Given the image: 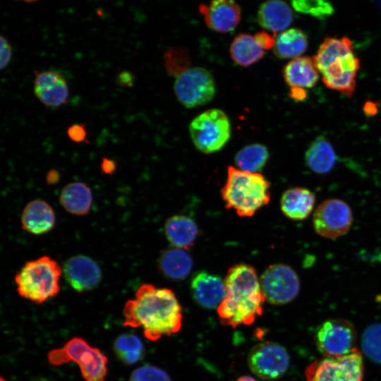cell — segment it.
<instances>
[{
	"label": "cell",
	"instance_id": "6da1fadb",
	"mask_svg": "<svg viewBox=\"0 0 381 381\" xmlns=\"http://www.w3.org/2000/svg\"><path fill=\"white\" fill-rule=\"evenodd\" d=\"M125 326L141 327L145 338L157 341L178 332L182 309L174 293L150 284H142L123 308Z\"/></svg>",
	"mask_w": 381,
	"mask_h": 381
},
{
	"label": "cell",
	"instance_id": "7a4b0ae2",
	"mask_svg": "<svg viewBox=\"0 0 381 381\" xmlns=\"http://www.w3.org/2000/svg\"><path fill=\"white\" fill-rule=\"evenodd\" d=\"M224 281L225 297L217 308L220 322L233 328L253 324L262 315L265 301L255 270L245 263L235 265Z\"/></svg>",
	"mask_w": 381,
	"mask_h": 381
},
{
	"label": "cell",
	"instance_id": "3957f363",
	"mask_svg": "<svg viewBox=\"0 0 381 381\" xmlns=\"http://www.w3.org/2000/svg\"><path fill=\"white\" fill-rule=\"evenodd\" d=\"M313 60L327 87L349 97L352 96L360 61L349 38H325Z\"/></svg>",
	"mask_w": 381,
	"mask_h": 381
},
{
	"label": "cell",
	"instance_id": "277c9868",
	"mask_svg": "<svg viewBox=\"0 0 381 381\" xmlns=\"http://www.w3.org/2000/svg\"><path fill=\"white\" fill-rule=\"evenodd\" d=\"M221 194L227 209L233 210L240 217H249L269 203L270 184L260 173L229 166Z\"/></svg>",
	"mask_w": 381,
	"mask_h": 381
},
{
	"label": "cell",
	"instance_id": "5b68a950",
	"mask_svg": "<svg viewBox=\"0 0 381 381\" xmlns=\"http://www.w3.org/2000/svg\"><path fill=\"white\" fill-rule=\"evenodd\" d=\"M62 272L59 264L49 256L28 261L14 278L18 293L21 297L40 304L59 293Z\"/></svg>",
	"mask_w": 381,
	"mask_h": 381
},
{
	"label": "cell",
	"instance_id": "8992f818",
	"mask_svg": "<svg viewBox=\"0 0 381 381\" xmlns=\"http://www.w3.org/2000/svg\"><path fill=\"white\" fill-rule=\"evenodd\" d=\"M47 358L52 365L75 363L85 381H104L107 373V356L80 337H73L62 347L50 351Z\"/></svg>",
	"mask_w": 381,
	"mask_h": 381
},
{
	"label": "cell",
	"instance_id": "52a82bcc",
	"mask_svg": "<svg viewBox=\"0 0 381 381\" xmlns=\"http://www.w3.org/2000/svg\"><path fill=\"white\" fill-rule=\"evenodd\" d=\"M190 135L195 147L201 152L211 154L221 150L231 137V123L221 109H207L193 119Z\"/></svg>",
	"mask_w": 381,
	"mask_h": 381
},
{
	"label": "cell",
	"instance_id": "ba28073f",
	"mask_svg": "<svg viewBox=\"0 0 381 381\" xmlns=\"http://www.w3.org/2000/svg\"><path fill=\"white\" fill-rule=\"evenodd\" d=\"M363 358L357 347L344 356L317 359L305 370L306 381H363Z\"/></svg>",
	"mask_w": 381,
	"mask_h": 381
},
{
	"label": "cell",
	"instance_id": "9c48e42d",
	"mask_svg": "<svg viewBox=\"0 0 381 381\" xmlns=\"http://www.w3.org/2000/svg\"><path fill=\"white\" fill-rule=\"evenodd\" d=\"M357 333L351 322L343 319H330L320 324L315 334L318 351L325 357L341 356L351 352Z\"/></svg>",
	"mask_w": 381,
	"mask_h": 381
},
{
	"label": "cell",
	"instance_id": "30bf717a",
	"mask_svg": "<svg viewBox=\"0 0 381 381\" xmlns=\"http://www.w3.org/2000/svg\"><path fill=\"white\" fill-rule=\"evenodd\" d=\"M215 82L212 75L201 67L190 68L176 78L174 92L186 108H194L210 102L215 95Z\"/></svg>",
	"mask_w": 381,
	"mask_h": 381
},
{
	"label": "cell",
	"instance_id": "8fae6325",
	"mask_svg": "<svg viewBox=\"0 0 381 381\" xmlns=\"http://www.w3.org/2000/svg\"><path fill=\"white\" fill-rule=\"evenodd\" d=\"M260 286L265 300L273 305H284L293 301L300 290L296 272L289 265L274 264L260 277Z\"/></svg>",
	"mask_w": 381,
	"mask_h": 381
},
{
	"label": "cell",
	"instance_id": "7c38bea8",
	"mask_svg": "<svg viewBox=\"0 0 381 381\" xmlns=\"http://www.w3.org/2000/svg\"><path fill=\"white\" fill-rule=\"evenodd\" d=\"M353 222L352 211L344 201L332 198L316 208L313 217L315 232L322 237L334 239L346 234Z\"/></svg>",
	"mask_w": 381,
	"mask_h": 381
},
{
	"label": "cell",
	"instance_id": "4fadbf2b",
	"mask_svg": "<svg viewBox=\"0 0 381 381\" xmlns=\"http://www.w3.org/2000/svg\"><path fill=\"white\" fill-rule=\"evenodd\" d=\"M248 364L258 377L274 380L281 377L289 365V356L282 345L265 341L258 344L249 352Z\"/></svg>",
	"mask_w": 381,
	"mask_h": 381
},
{
	"label": "cell",
	"instance_id": "5bb4252c",
	"mask_svg": "<svg viewBox=\"0 0 381 381\" xmlns=\"http://www.w3.org/2000/svg\"><path fill=\"white\" fill-rule=\"evenodd\" d=\"M62 271L67 283L80 293L95 289L102 279L98 264L83 255H75L67 260Z\"/></svg>",
	"mask_w": 381,
	"mask_h": 381
},
{
	"label": "cell",
	"instance_id": "9a60e30c",
	"mask_svg": "<svg viewBox=\"0 0 381 381\" xmlns=\"http://www.w3.org/2000/svg\"><path fill=\"white\" fill-rule=\"evenodd\" d=\"M34 93L46 107H59L67 102L69 90L64 77L54 70L35 71Z\"/></svg>",
	"mask_w": 381,
	"mask_h": 381
},
{
	"label": "cell",
	"instance_id": "2e32d148",
	"mask_svg": "<svg viewBox=\"0 0 381 381\" xmlns=\"http://www.w3.org/2000/svg\"><path fill=\"white\" fill-rule=\"evenodd\" d=\"M207 26L220 33L234 30L241 20V8L230 0H216L198 7Z\"/></svg>",
	"mask_w": 381,
	"mask_h": 381
},
{
	"label": "cell",
	"instance_id": "e0dca14e",
	"mask_svg": "<svg viewBox=\"0 0 381 381\" xmlns=\"http://www.w3.org/2000/svg\"><path fill=\"white\" fill-rule=\"evenodd\" d=\"M190 289L195 301L207 309H217L226 294L224 281L216 274L204 271L194 275Z\"/></svg>",
	"mask_w": 381,
	"mask_h": 381
},
{
	"label": "cell",
	"instance_id": "ac0fdd59",
	"mask_svg": "<svg viewBox=\"0 0 381 381\" xmlns=\"http://www.w3.org/2000/svg\"><path fill=\"white\" fill-rule=\"evenodd\" d=\"M20 222L23 230L32 234L42 235L54 228L56 223L55 212L46 201L33 200L25 206Z\"/></svg>",
	"mask_w": 381,
	"mask_h": 381
},
{
	"label": "cell",
	"instance_id": "d6986e66",
	"mask_svg": "<svg viewBox=\"0 0 381 381\" xmlns=\"http://www.w3.org/2000/svg\"><path fill=\"white\" fill-rule=\"evenodd\" d=\"M315 203L312 191L303 187H294L286 190L280 199V208L287 218L303 220L310 215Z\"/></svg>",
	"mask_w": 381,
	"mask_h": 381
},
{
	"label": "cell",
	"instance_id": "ffe728a7",
	"mask_svg": "<svg viewBox=\"0 0 381 381\" xmlns=\"http://www.w3.org/2000/svg\"><path fill=\"white\" fill-rule=\"evenodd\" d=\"M198 232L195 221L186 215H173L164 223V234L174 248L190 249L195 244Z\"/></svg>",
	"mask_w": 381,
	"mask_h": 381
},
{
	"label": "cell",
	"instance_id": "44dd1931",
	"mask_svg": "<svg viewBox=\"0 0 381 381\" xmlns=\"http://www.w3.org/2000/svg\"><path fill=\"white\" fill-rule=\"evenodd\" d=\"M294 15L290 6L278 0L261 4L257 12V21L263 28L277 32L284 30L293 21Z\"/></svg>",
	"mask_w": 381,
	"mask_h": 381
},
{
	"label": "cell",
	"instance_id": "7402d4cb",
	"mask_svg": "<svg viewBox=\"0 0 381 381\" xmlns=\"http://www.w3.org/2000/svg\"><path fill=\"white\" fill-rule=\"evenodd\" d=\"M283 77L291 87L310 88L319 79L313 58L299 56L291 60L283 68Z\"/></svg>",
	"mask_w": 381,
	"mask_h": 381
},
{
	"label": "cell",
	"instance_id": "603a6c76",
	"mask_svg": "<svg viewBox=\"0 0 381 381\" xmlns=\"http://www.w3.org/2000/svg\"><path fill=\"white\" fill-rule=\"evenodd\" d=\"M193 265V259L186 250L174 247L164 250L158 260L159 271L164 277L176 281L187 277Z\"/></svg>",
	"mask_w": 381,
	"mask_h": 381
},
{
	"label": "cell",
	"instance_id": "cb8c5ba5",
	"mask_svg": "<svg viewBox=\"0 0 381 381\" xmlns=\"http://www.w3.org/2000/svg\"><path fill=\"white\" fill-rule=\"evenodd\" d=\"M92 199L90 188L80 181L66 185L59 195L60 203L65 210L77 216L85 215L89 212Z\"/></svg>",
	"mask_w": 381,
	"mask_h": 381
},
{
	"label": "cell",
	"instance_id": "d4e9b609",
	"mask_svg": "<svg viewBox=\"0 0 381 381\" xmlns=\"http://www.w3.org/2000/svg\"><path fill=\"white\" fill-rule=\"evenodd\" d=\"M305 159L312 171L324 174L333 168L337 157L329 142L324 137L320 136L314 140L307 149Z\"/></svg>",
	"mask_w": 381,
	"mask_h": 381
},
{
	"label": "cell",
	"instance_id": "484cf974",
	"mask_svg": "<svg viewBox=\"0 0 381 381\" xmlns=\"http://www.w3.org/2000/svg\"><path fill=\"white\" fill-rule=\"evenodd\" d=\"M229 52L232 60L242 67L250 66L265 56L264 50L257 44L254 36L245 33L234 39Z\"/></svg>",
	"mask_w": 381,
	"mask_h": 381
},
{
	"label": "cell",
	"instance_id": "4316f807",
	"mask_svg": "<svg viewBox=\"0 0 381 381\" xmlns=\"http://www.w3.org/2000/svg\"><path fill=\"white\" fill-rule=\"evenodd\" d=\"M308 38L306 34L298 28L285 30L275 39L273 52L280 59H296L307 49Z\"/></svg>",
	"mask_w": 381,
	"mask_h": 381
},
{
	"label": "cell",
	"instance_id": "83f0119b",
	"mask_svg": "<svg viewBox=\"0 0 381 381\" xmlns=\"http://www.w3.org/2000/svg\"><path fill=\"white\" fill-rule=\"evenodd\" d=\"M269 159L266 146L254 143L245 146L235 155L234 162L238 169L253 173H259Z\"/></svg>",
	"mask_w": 381,
	"mask_h": 381
},
{
	"label": "cell",
	"instance_id": "f1b7e54d",
	"mask_svg": "<svg viewBox=\"0 0 381 381\" xmlns=\"http://www.w3.org/2000/svg\"><path fill=\"white\" fill-rule=\"evenodd\" d=\"M114 351L119 359L126 365L137 363L144 356L142 341L133 334H123L114 342Z\"/></svg>",
	"mask_w": 381,
	"mask_h": 381
},
{
	"label": "cell",
	"instance_id": "f546056e",
	"mask_svg": "<svg viewBox=\"0 0 381 381\" xmlns=\"http://www.w3.org/2000/svg\"><path fill=\"white\" fill-rule=\"evenodd\" d=\"M190 56L183 47H171L164 55L165 70L171 76L179 77L190 68Z\"/></svg>",
	"mask_w": 381,
	"mask_h": 381
},
{
	"label": "cell",
	"instance_id": "4dcf8cb0",
	"mask_svg": "<svg viewBox=\"0 0 381 381\" xmlns=\"http://www.w3.org/2000/svg\"><path fill=\"white\" fill-rule=\"evenodd\" d=\"M363 353L372 361L381 364V324H373L364 331L361 341Z\"/></svg>",
	"mask_w": 381,
	"mask_h": 381
},
{
	"label": "cell",
	"instance_id": "1f68e13d",
	"mask_svg": "<svg viewBox=\"0 0 381 381\" xmlns=\"http://www.w3.org/2000/svg\"><path fill=\"white\" fill-rule=\"evenodd\" d=\"M291 6L299 13L310 15L313 17L323 19L331 16L334 12L332 5L322 0H298L292 1Z\"/></svg>",
	"mask_w": 381,
	"mask_h": 381
},
{
	"label": "cell",
	"instance_id": "d6a6232c",
	"mask_svg": "<svg viewBox=\"0 0 381 381\" xmlns=\"http://www.w3.org/2000/svg\"><path fill=\"white\" fill-rule=\"evenodd\" d=\"M129 381H172L162 369L150 365H143L134 370Z\"/></svg>",
	"mask_w": 381,
	"mask_h": 381
},
{
	"label": "cell",
	"instance_id": "836d02e7",
	"mask_svg": "<svg viewBox=\"0 0 381 381\" xmlns=\"http://www.w3.org/2000/svg\"><path fill=\"white\" fill-rule=\"evenodd\" d=\"M68 138L75 143H89L87 139L86 123H74L67 129Z\"/></svg>",
	"mask_w": 381,
	"mask_h": 381
},
{
	"label": "cell",
	"instance_id": "e575fe53",
	"mask_svg": "<svg viewBox=\"0 0 381 381\" xmlns=\"http://www.w3.org/2000/svg\"><path fill=\"white\" fill-rule=\"evenodd\" d=\"M1 42V57H0V68L4 69L9 64L12 57V48L7 39L3 35L0 37Z\"/></svg>",
	"mask_w": 381,
	"mask_h": 381
},
{
	"label": "cell",
	"instance_id": "d590c367",
	"mask_svg": "<svg viewBox=\"0 0 381 381\" xmlns=\"http://www.w3.org/2000/svg\"><path fill=\"white\" fill-rule=\"evenodd\" d=\"M257 44L264 50L273 49L275 44V40L273 36L265 31L257 32L254 35Z\"/></svg>",
	"mask_w": 381,
	"mask_h": 381
},
{
	"label": "cell",
	"instance_id": "8d00e7d4",
	"mask_svg": "<svg viewBox=\"0 0 381 381\" xmlns=\"http://www.w3.org/2000/svg\"><path fill=\"white\" fill-rule=\"evenodd\" d=\"M116 81L122 87H131L134 85L135 77L132 72L122 70L116 74Z\"/></svg>",
	"mask_w": 381,
	"mask_h": 381
},
{
	"label": "cell",
	"instance_id": "74e56055",
	"mask_svg": "<svg viewBox=\"0 0 381 381\" xmlns=\"http://www.w3.org/2000/svg\"><path fill=\"white\" fill-rule=\"evenodd\" d=\"M289 95L294 100L301 102L307 97L308 93L304 88L292 87L290 88Z\"/></svg>",
	"mask_w": 381,
	"mask_h": 381
},
{
	"label": "cell",
	"instance_id": "f35d334b",
	"mask_svg": "<svg viewBox=\"0 0 381 381\" xmlns=\"http://www.w3.org/2000/svg\"><path fill=\"white\" fill-rule=\"evenodd\" d=\"M102 169L106 174H110L114 171L116 167V162L107 157H104L102 161Z\"/></svg>",
	"mask_w": 381,
	"mask_h": 381
},
{
	"label": "cell",
	"instance_id": "ab89813d",
	"mask_svg": "<svg viewBox=\"0 0 381 381\" xmlns=\"http://www.w3.org/2000/svg\"><path fill=\"white\" fill-rule=\"evenodd\" d=\"M365 111L367 114H373L377 111V107L373 103H366L364 107Z\"/></svg>",
	"mask_w": 381,
	"mask_h": 381
},
{
	"label": "cell",
	"instance_id": "60d3db41",
	"mask_svg": "<svg viewBox=\"0 0 381 381\" xmlns=\"http://www.w3.org/2000/svg\"><path fill=\"white\" fill-rule=\"evenodd\" d=\"M236 381H257L254 378L250 376H242L239 377Z\"/></svg>",
	"mask_w": 381,
	"mask_h": 381
},
{
	"label": "cell",
	"instance_id": "b9f144b4",
	"mask_svg": "<svg viewBox=\"0 0 381 381\" xmlns=\"http://www.w3.org/2000/svg\"><path fill=\"white\" fill-rule=\"evenodd\" d=\"M0 381H8V380H5L4 377H1L0 378Z\"/></svg>",
	"mask_w": 381,
	"mask_h": 381
},
{
	"label": "cell",
	"instance_id": "7bdbcfd3",
	"mask_svg": "<svg viewBox=\"0 0 381 381\" xmlns=\"http://www.w3.org/2000/svg\"><path fill=\"white\" fill-rule=\"evenodd\" d=\"M37 381H49V380H37Z\"/></svg>",
	"mask_w": 381,
	"mask_h": 381
},
{
	"label": "cell",
	"instance_id": "ee69618b",
	"mask_svg": "<svg viewBox=\"0 0 381 381\" xmlns=\"http://www.w3.org/2000/svg\"><path fill=\"white\" fill-rule=\"evenodd\" d=\"M378 4H379V5H380L379 6H380V8L381 9V2H379Z\"/></svg>",
	"mask_w": 381,
	"mask_h": 381
}]
</instances>
